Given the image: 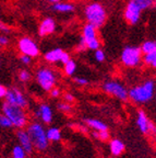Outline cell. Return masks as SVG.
<instances>
[{"mask_svg":"<svg viewBox=\"0 0 156 158\" xmlns=\"http://www.w3.org/2000/svg\"><path fill=\"white\" fill-rule=\"evenodd\" d=\"M83 15L85 21L94 25L96 29H102L107 21V11L105 7L99 2H90L83 9Z\"/></svg>","mask_w":156,"mask_h":158,"instance_id":"6da1fadb","label":"cell"},{"mask_svg":"<svg viewBox=\"0 0 156 158\" xmlns=\"http://www.w3.org/2000/svg\"><path fill=\"white\" fill-rule=\"evenodd\" d=\"M1 110H2V113L11 121L12 126L18 128H23L24 126H26L29 118H27L25 109L13 106V104H10L7 101H5L1 106Z\"/></svg>","mask_w":156,"mask_h":158,"instance_id":"3957f363","label":"cell"},{"mask_svg":"<svg viewBox=\"0 0 156 158\" xmlns=\"http://www.w3.org/2000/svg\"><path fill=\"white\" fill-rule=\"evenodd\" d=\"M64 74H66L67 76H69V77L73 76V75L76 74V63L74 62L72 58H70L68 62L64 65Z\"/></svg>","mask_w":156,"mask_h":158,"instance_id":"7402d4cb","label":"cell"},{"mask_svg":"<svg viewBox=\"0 0 156 158\" xmlns=\"http://www.w3.org/2000/svg\"><path fill=\"white\" fill-rule=\"evenodd\" d=\"M154 8H156V0H154V5H153Z\"/></svg>","mask_w":156,"mask_h":158,"instance_id":"74e56055","label":"cell"},{"mask_svg":"<svg viewBox=\"0 0 156 158\" xmlns=\"http://www.w3.org/2000/svg\"><path fill=\"white\" fill-rule=\"evenodd\" d=\"M35 79L44 91L49 92L51 89L56 87L57 74L49 67H39L35 73Z\"/></svg>","mask_w":156,"mask_h":158,"instance_id":"8992f818","label":"cell"},{"mask_svg":"<svg viewBox=\"0 0 156 158\" xmlns=\"http://www.w3.org/2000/svg\"><path fill=\"white\" fill-rule=\"evenodd\" d=\"M17 137L20 143V146H22L23 149L26 152V154L32 153L34 146H33V143L31 141V137H29L27 131H24L22 128H20L19 131L17 132Z\"/></svg>","mask_w":156,"mask_h":158,"instance_id":"9a60e30c","label":"cell"},{"mask_svg":"<svg viewBox=\"0 0 156 158\" xmlns=\"http://www.w3.org/2000/svg\"><path fill=\"white\" fill-rule=\"evenodd\" d=\"M151 124L152 122L147 118L146 113L143 110H139L137 114V125L140 131L143 134H150V126H151Z\"/></svg>","mask_w":156,"mask_h":158,"instance_id":"e0dca14e","label":"cell"},{"mask_svg":"<svg viewBox=\"0 0 156 158\" xmlns=\"http://www.w3.org/2000/svg\"><path fill=\"white\" fill-rule=\"evenodd\" d=\"M155 92V82L153 80H146L142 85L135 86L128 90V99L135 103H146L151 101Z\"/></svg>","mask_w":156,"mask_h":158,"instance_id":"7a4b0ae2","label":"cell"},{"mask_svg":"<svg viewBox=\"0 0 156 158\" xmlns=\"http://www.w3.org/2000/svg\"><path fill=\"white\" fill-rule=\"evenodd\" d=\"M94 58H95L96 62L98 63H103L106 59V54L105 52L100 48H97L94 51Z\"/></svg>","mask_w":156,"mask_h":158,"instance_id":"83f0119b","label":"cell"},{"mask_svg":"<svg viewBox=\"0 0 156 158\" xmlns=\"http://www.w3.org/2000/svg\"><path fill=\"white\" fill-rule=\"evenodd\" d=\"M93 136L100 139V141L105 142L109 139V132H108V130H106V131H94L93 132Z\"/></svg>","mask_w":156,"mask_h":158,"instance_id":"484cf974","label":"cell"},{"mask_svg":"<svg viewBox=\"0 0 156 158\" xmlns=\"http://www.w3.org/2000/svg\"><path fill=\"white\" fill-rule=\"evenodd\" d=\"M17 48L20 54L27 55V56L35 58L41 54V49L36 42L29 36H21L17 42Z\"/></svg>","mask_w":156,"mask_h":158,"instance_id":"ba28073f","label":"cell"},{"mask_svg":"<svg viewBox=\"0 0 156 158\" xmlns=\"http://www.w3.org/2000/svg\"><path fill=\"white\" fill-rule=\"evenodd\" d=\"M46 136L49 142H59L62 137L61 131L58 127H49L46 130Z\"/></svg>","mask_w":156,"mask_h":158,"instance_id":"ffe728a7","label":"cell"},{"mask_svg":"<svg viewBox=\"0 0 156 158\" xmlns=\"http://www.w3.org/2000/svg\"><path fill=\"white\" fill-rule=\"evenodd\" d=\"M12 126V123L10 121L9 118L5 115V114H0V127H3V128H9Z\"/></svg>","mask_w":156,"mask_h":158,"instance_id":"f1b7e54d","label":"cell"},{"mask_svg":"<svg viewBox=\"0 0 156 158\" xmlns=\"http://www.w3.org/2000/svg\"><path fill=\"white\" fill-rule=\"evenodd\" d=\"M103 90L106 94H110L112 97H116L117 99L121 101H126L128 99V89L126 86L120 84L119 81L116 80H108L103 85Z\"/></svg>","mask_w":156,"mask_h":158,"instance_id":"9c48e42d","label":"cell"},{"mask_svg":"<svg viewBox=\"0 0 156 158\" xmlns=\"http://www.w3.org/2000/svg\"><path fill=\"white\" fill-rule=\"evenodd\" d=\"M0 66H1V60H0Z\"/></svg>","mask_w":156,"mask_h":158,"instance_id":"ab89813d","label":"cell"},{"mask_svg":"<svg viewBox=\"0 0 156 158\" xmlns=\"http://www.w3.org/2000/svg\"><path fill=\"white\" fill-rule=\"evenodd\" d=\"M50 10L57 13H73L76 11V6L72 2H67V1H57L55 3H51Z\"/></svg>","mask_w":156,"mask_h":158,"instance_id":"2e32d148","label":"cell"},{"mask_svg":"<svg viewBox=\"0 0 156 158\" xmlns=\"http://www.w3.org/2000/svg\"><path fill=\"white\" fill-rule=\"evenodd\" d=\"M27 133H29L33 146L37 151L44 152L48 147L49 141L47 139L46 130L39 122H33L27 127Z\"/></svg>","mask_w":156,"mask_h":158,"instance_id":"277c9868","label":"cell"},{"mask_svg":"<svg viewBox=\"0 0 156 158\" xmlns=\"http://www.w3.org/2000/svg\"><path fill=\"white\" fill-rule=\"evenodd\" d=\"M25 156H26V152L23 149L22 146L17 145L15 147H13V149H12L13 158H25Z\"/></svg>","mask_w":156,"mask_h":158,"instance_id":"d4e9b609","label":"cell"},{"mask_svg":"<svg viewBox=\"0 0 156 158\" xmlns=\"http://www.w3.org/2000/svg\"><path fill=\"white\" fill-rule=\"evenodd\" d=\"M143 63L146 66L153 67L156 69V49L154 52L150 53V54L143 55Z\"/></svg>","mask_w":156,"mask_h":158,"instance_id":"603a6c76","label":"cell"},{"mask_svg":"<svg viewBox=\"0 0 156 158\" xmlns=\"http://www.w3.org/2000/svg\"><path fill=\"white\" fill-rule=\"evenodd\" d=\"M109 148L112 156H119L124 151V143L122 141H120V139H118V138H114V139L110 141Z\"/></svg>","mask_w":156,"mask_h":158,"instance_id":"ac0fdd59","label":"cell"},{"mask_svg":"<svg viewBox=\"0 0 156 158\" xmlns=\"http://www.w3.org/2000/svg\"><path fill=\"white\" fill-rule=\"evenodd\" d=\"M64 99L66 102H69V103H72V102H74V100H76V98H74V96L72 94H64Z\"/></svg>","mask_w":156,"mask_h":158,"instance_id":"e575fe53","label":"cell"},{"mask_svg":"<svg viewBox=\"0 0 156 158\" xmlns=\"http://www.w3.org/2000/svg\"><path fill=\"white\" fill-rule=\"evenodd\" d=\"M34 115L41 118V122L45 124H50L53 122V110H51L50 106L47 103H41L34 112Z\"/></svg>","mask_w":156,"mask_h":158,"instance_id":"5bb4252c","label":"cell"},{"mask_svg":"<svg viewBox=\"0 0 156 158\" xmlns=\"http://www.w3.org/2000/svg\"><path fill=\"white\" fill-rule=\"evenodd\" d=\"M140 48H141V52L143 55L150 54V53L154 52L156 49V41H153V40L144 41L141 44V46H140Z\"/></svg>","mask_w":156,"mask_h":158,"instance_id":"44dd1931","label":"cell"},{"mask_svg":"<svg viewBox=\"0 0 156 158\" xmlns=\"http://www.w3.org/2000/svg\"><path fill=\"white\" fill-rule=\"evenodd\" d=\"M70 58H71L70 54L68 52H66L64 49L60 48V47L53 48L44 54V59L47 63H49V64L61 63L62 65H64Z\"/></svg>","mask_w":156,"mask_h":158,"instance_id":"7c38bea8","label":"cell"},{"mask_svg":"<svg viewBox=\"0 0 156 158\" xmlns=\"http://www.w3.org/2000/svg\"><path fill=\"white\" fill-rule=\"evenodd\" d=\"M0 21H1V17H0Z\"/></svg>","mask_w":156,"mask_h":158,"instance_id":"60d3db41","label":"cell"},{"mask_svg":"<svg viewBox=\"0 0 156 158\" xmlns=\"http://www.w3.org/2000/svg\"><path fill=\"white\" fill-rule=\"evenodd\" d=\"M49 94H50V97H51V98L57 99V98H59V97H60L61 90H60L59 88H57V87H54V88H53V89L50 90V91H49Z\"/></svg>","mask_w":156,"mask_h":158,"instance_id":"836d02e7","label":"cell"},{"mask_svg":"<svg viewBox=\"0 0 156 158\" xmlns=\"http://www.w3.org/2000/svg\"><path fill=\"white\" fill-rule=\"evenodd\" d=\"M120 62L128 68H134L141 65L143 62V54L139 46L128 45L124 46L120 54Z\"/></svg>","mask_w":156,"mask_h":158,"instance_id":"5b68a950","label":"cell"},{"mask_svg":"<svg viewBox=\"0 0 156 158\" xmlns=\"http://www.w3.org/2000/svg\"><path fill=\"white\" fill-rule=\"evenodd\" d=\"M7 90L8 89L6 88L3 85L0 84V99H3L6 97V94H7Z\"/></svg>","mask_w":156,"mask_h":158,"instance_id":"d590c367","label":"cell"},{"mask_svg":"<svg viewBox=\"0 0 156 158\" xmlns=\"http://www.w3.org/2000/svg\"><path fill=\"white\" fill-rule=\"evenodd\" d=\"M32 57L27 56V55H23L21 54V56H20V60H21V63H22L23 65H26V66H29V65L32 64Z\"/></svg>","mask_w":156,"mask_h":158,"instance_id":"1f68e13d","label":"cell"},{"mask_svg":"<svg viewBox=\"0 0 156 158\" xmlns=\"http://www.w3.org/2000/svg\"><path fill=\"white\" fill-rule=\"evenodd\" d=\"M57 109L61 112H70L72 106H71V104L69 103V102L64 101V102H59V103L57 104Z\"/></svg>","mask_w":156,"mask_h":158,"instance_id":"f546056e","label":"cell"},{"mask_svg":"<svg viewBox=\"0 0 156 158\" xmlns=\"http://www.w3.org/2000/svg\"><path fill=\"white\" fill-rule=\"evenodd\" d=\"M142 11L143 10L140 8V6L134 0H129L126 7H124L123 18L127 21L128 24L135 25L141 19Z\"/></svg>","mask_w":156,"mask_h":158,"instance_id":"30bf717a","label":"cell"},{"mask_svg":"<svg viewBox=\"0 0 156 158\" xmlns=\"http://www.w3.org/2000/svg\"><path fill=\"white\" fill-rule=\"evenodd\" d=\"M85 123L88 127L93 128L94 131H106V130H108L107 124L99 121V120H96V118H86Z\"/></svg>","mask_w":156,"mask_h":158,"instance_id":"d6986e66","label":"cell"},{"mask_svg":"<svg viewBox=\"0 0 156 158\" xmlns=\"http://www.w3.org/2000/svg\"><path fill=\"white\" fill-rule=\"evenodd\" d=\"M8 45H10V37L8 36V34L1 33L0 34V46L7 47Z\"/></svg>","mask_w":156,"mask_h":158,"instance_id":"4dcf8cb0","label":"cell"},{"mask_svg":"<svg viewBox=\"0 0 156 158\" xmlns=\"http://www.w3.org/2000/svg\"><path fill=\"white\" fill-rule=\"evenodd\" d=\"M74 82L78 84L79 86H86L88 85V78H84V77H76L74 78Z\"/></svg>","mask_w":156,"mask_h":158,"instance_id":"d6a6232c","label":"cell"},{"mask_svg":"<svg viewBox=\"0 0 156 158\" xmlns=\"http://www.w3.org/2000/svg\"><path fill=\"white\" fill-rule=\"evenodd\" d=\"M134 1L140 6V8H141L143 11L152 8L154 5V0H134Z\"/></svg>","mask_w":156,"mask_h":158,"instance_id":"4316f807","label":"cell"},{"mask_svg":"<svg viewBox=\"0 0 156 158\" xmlns=\"http://www.w3.org/2000/svg\"><path fill=\"white\" fill-rule=\"evenodd\" d=\"M57 30V23L53 17H46L41 20L38 24L37 32L41 37H46L54 34Z\"/></svg>","mask_w":156,"mask_h":158,"instance_id":"4fadbf2b","label":"cell"},{"mask_svg":"<svg viewBox=\"0 0 156 158\" xmlns=\"http://www.w3.org/2000/svg\"><path fill=\"white\" fill-rule=\"evenodd\" d=\"M1 48H2V47H1V46H0V52H1Z\"/></svg>","mask_w":156,"mask_h":158,"instance_id":"f35d334b","label":"cell"},{"mask_svg":"<svg viewBox=\"0 0 156 158\" xmlns=\"http://www.w3.org/2000/svg\"><path fill=\"white\" fill-rule=\"evenodd\" d=\"M98 30L96 29L94 25L90 24L86 22L82 27V34H81V39L84 41L86 45V48L90 51H95L97 48H100V42L99 36H98Z\"/></svg>","mask_w":156,"mask_h":158,"instance_id":"52a82bcc","label":"cell"},{"mask_svg":"<svg viewBox=\"0 0 156 158\" xmlns=\"http://www.w3.org/2000/svg\"><path fill=\"white\" fill-rule=\"evenodd\" d=\"M5 99L8 103L20 106L22 109H26L29 106V100L18 87H12L8 89Z\"/></svg>","mask_w":156,"mask_h":158,"instance_id":"8fae6325","label":"cell"},{"mask_svg":"<svg viewBox=\"0 0 156 158\" xmlns=\"http://www.w3.org/2000/svg\"><path fill=\"white\" fill-rule=\"evenodd\" d=\"M18 77H19L20 81L23 82V84H25V82H29V80L32 79V75H31V73H29L27 69H21V70L19 72Z\"/></svg>","mask_w":156,"mask_h":158,"instance_id":"cb8c5ba5","label":"cell"},{"mask_svg":"<svg viewBox=\"0 0 156 158\" xmlns=\"http://www.w3.org/2000/svg\"><path fill=\"white\" fill-rule=\"evenodd\" d=\"M46 1L49 3H55V2H57V1H59V0H46Z\"/></svg>","mask_w":156,"mask_h":158,"instance_id":"8d00e7d4","label":"cell"}]
</instances>
